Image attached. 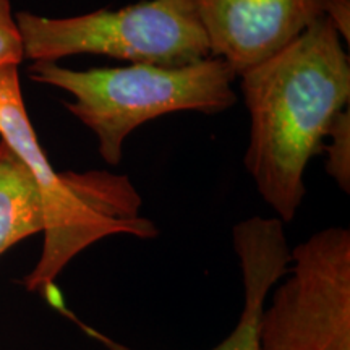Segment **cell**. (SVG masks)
Wrapping results in <instances>:
<instances>
[{
    "mask_svg": "<svg viewBox=\"0 0 350 350\" xmlns=\"http://www.w3.org/2000/svg\"><path fill=\"white\" fill-rule=\"evenodd\" d=\"M250 142L245 167L261 198L282 222L305 198V170L325 151L331 122L347 109L350 62L344 41L325 16L291 46L240 75Z\"/></svg>",
    "mask_w": 350,
    "mask_h": 350,
    "instance_id": "obj_1",
    "label": "cell"
},
{
    "mask_svg": "<svg viewBox=\"0 0 350 350\" xmlns=\"http://www.w3.org/2000/svg\"><path fill=\"white\" fill-rule=\"evenodd\" d=\"M0 138L31 174L42 201V252L23 279L29 292H42L60 308L54 282L83 250L111 235L152 239L159 234L139 213L142 196L126 175L52 169L26 112L16 65H0Z\"/></svg>",
    "mask_w": 350,
    "mask_h": 350,
    "instance_id": "obj_2",
    "label": "cell"
},
{
    "mask_svg": "<svg viewBox=\"0 0 350 350\" xmlns=\"http://www.w3.org/2000/svg\"><path fill=\"white\" fill-rule=\"evenodd\" d=\"M29 78L67 91L65 107L98 138L100 157L119 165L125 139L156 117L174 112L214 116L237 103L235 72L208 57L183 67L130 64L116 68L72 70L57 62H33Z\"/></svg>",
    "mask_w": 350,
    "mask_h": 350,
    "instance_id": "obj_3",
    "label": "cell"
},
{
    "mask_svg": "<svg viewBox=\"0 0 350 350\" xmlns=\"http://www.w3.org/2000/svg\"><path fill=\"white\" fill-rule=\"evenodd\" d=\"M15 20L25 59L33 62L98 54L130 64L183 67L211 57L198 0H144L68 18L18 12Z\"/></svg>",
    "mask_w": 350,
    "mask_h": 350,
    "instance_id": "obj_4",
    "label": "cell"
},
{
    "mask_svg": "<svg viewBox=\"0 0 350 350\" xmlns=\"http://www.w3.org/2000/svg\"><path fill=\"white\" fill-rule=\"evenodd\" d=\"M258 325L260 350H350V230L326 227L291 250Z\"/></svg>",
    "mask_w": 350,
    "mask_h": 350,
    "instance_id": "obj_5",
    "label": "cell"
},
{
    "mask_svg": "<svg viewBox=\"0 0 350 350\" xmlns=\"http://www.w3.org/2000/svg\"><path fill=\"white\" fill-rule=\"evenodd\" d=\"M326 0H198L209 54L235 75L291 46L325 16Z\"/></svg>",
    "mask_w": 350,
    "mask_h": 350,
    "instance_id": "obj_6",
    "label": "cell"
},
{
    "mask_svg": "<svg viewBox=\"0 0 350 350\" xmlns=\"http://www.w3.org/2000/svg\"><path fill=\"white\" fill-rule=\"evenodd\" d=\"M234 248L239 256L243 281V310L234 331L211 350H260L258 325L273 287L284 278L291 265V248L278 217H250L234 227ZM107 350H133L68 314Z\"/></svg>",
    "mask_w": 350,
    "mask_h": 350,
    "instance_id": "obj_7",
    "label": "cell"
},
{
    "mask_svg": "<svg viewBox=\"0 0 350 350\" xmlns=\"http://www.w3.org/2000/svg\"><path fill=\"white\" fill-rule=\"evenodd\" d=\"M39 232H44V211L36 183L10 148L0 142V256Z\"/></svg>",
    "mask_w": 350,
    "mask_h": 350,
    "instance_id": "obj_8",
    "label": "cell"
},
{
    "mask_svg": "<svg viewBox=\"0 0 350 350\" xmlns=\"http://www.w3.org/2000/svg\"><path fill=\"white\" fill-rule=\"evenodd\" d=\"M326 138H331L327 152L326 170L338 182L339 188L350 193V113L349 109L340 111L331 122Z\"/></svg>",
    "mask_w": 350,
    "mask_h": 350,
    "instance_id": "obj_9",
    "label": "cell"
},
{
    "mask_svg": "<svg viewBox=\"0 0 350 350\" xmlns=\"http://www.w3.org/2000/svg\"><path fill=\"white\" fill-rule=\"evenodd\" d=\"M25 60L23 39H21L15 13L10 0H0V65H16Z\"/></svg>",
    "mask_w": 350,
    "mask_h": 350,
    "instance_id": "obj_10",
    "label": "cell"
},
{
    "mask_svg": "<svg viewBox=\"0 0 350 350\" xmlns=\"http://www.w3.org/2000/svg\"><path fill=\"white\" fill-rule=\"evenodd\" d=\"M325 18L349 46L350 42V0H326Z\"/></svg>",
    "mask_w": 350,
    "mask_h": 350,
    "instance_id": "obj_11",
    "label": "cell"
}]
</instances>
